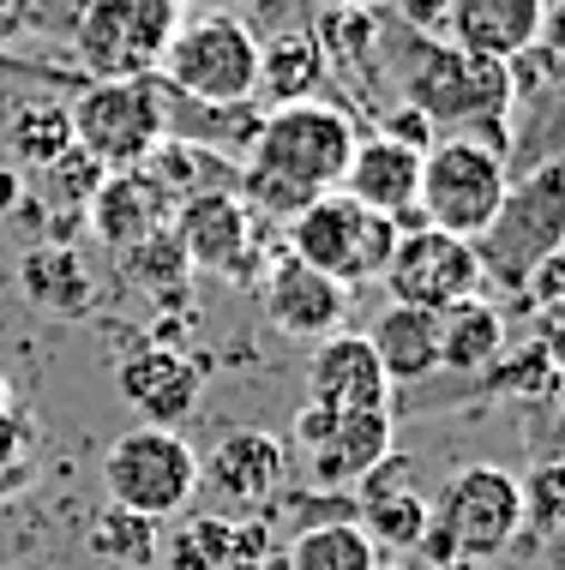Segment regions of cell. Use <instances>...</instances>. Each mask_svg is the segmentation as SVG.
I'll return each mask as SVG.
<instances>
[{"mask_svg":"<svg viewBox=\"0 0 565 570\" xmlns=\"http://www.w3.org/2000/svg\"><path fill=\"white\" fill-rule=\"evenodd\" d=\"M379 67L386 85L397 90V102H409L439 138L464 132L481 145L506 150V120H512V72L506 60L469 55L446 37H421L386 19L379 30Z\"/></svg>","mask_w":565,"mask_h":570,"instance_id":"6da1fadb","label":"cell"},{"mask_svg":"<svg viewBox=\"0 0 565 570\" xmlns=\"http://www.w3.org/2000/svg\"><path fill=\"white\" fill-rule=\"evenodd\" d=\"M355 138L361 132H355V120H349V109H331V102H319V97L265 109L247 157L235 168V198L253 217L289 223L295 210H308L319 193H338Z\"/></svg>","mask_w":565,"mask_h":570,"instance_id":"7a4b0ae2","label":"cell"},{"mask_svg":"<svg viewBox=\"0 0 565 570\" xmlns=\"http://www.w3.org/2000/svg\"><path fill=\"white\" fill-rule=\"evenodd\" d=\"M163 90L205 109H235L259 90V30L235 12H193L175 24L169 49L157 60Z\"/></svg>","mask_w":565,"mask_h":570,"instance_id":"3957f363","label":"cell"},{"mask_svg":"<svg viewBox=\"0 0 565 570\" xmlns=\"http://www.w3.org/2000/svg\"><path fill=\"white\" fill-rule=\"evenodd\" d=\"M481 276L494 283H529V271L565 253V163H542L529 175H512L506 198H499L494 223L476 240Z\"/></svg>","mask_w":565,"mask_h":570,"instance_id":"277c9868","label":"cell"},{"mask_svg":"<svg viewBox=\"0 0 565 570\" xmlns=\"http://www.w3.org/2000/svg\"><path fill=\"white\" fill-rule=\"evenodd\" d=\"M181 19V0H79L67 24L72 60L85 79H150Z\"/></svg>","mask_w":565,"mask_h":570,"instance_id":"5b68a950","label":"cell"},{"mask_svg":"<svg viewBox=\"0 0 565 570\" xmlns=\"http://www.w3.org/2000/svg\"><path fill=\"white\" fill-rule=\"evenodd\" d=\"M512 187L506 150L481 145V138L446 132L434 138V150L421 157V193H416V217L427 228H446L457 240H476L494 223L499 198Z\"/></svg>","mask_w":565,"mask_h":570,"instance_id":"8992f818","label":"cell"},{"mask_svg":"<svg viewBox=\"0 0 565 570\" xmlns=\"http://www.w3.org/2000/svg\"><path fill=\"white\" fill-rule=\"evenodd\" d=\"M397 235H403V228H397L391 217L355 205L349 193H319L308 210L289 217L283 246L301 258V265H313L319 276H331L338 288H355V283L386 276Z\"/></svg>","mask_w":565,"mask_h":570,"instance_id":"52a82bcc","label":"cell"},{"mask_svg":"<svg viewBox=\"0 0 565 570\" xmlns=\"http://www.w3.org/2000/svg\"><path fill=\"white\" fill-rule=\"evenodd\" d=\"M72 145L90 150L103 168H139L150 150L169 138L163 120V79H85L72 102Z\"/></svg>","mask_w":565,"mask_h":570,"instance_id":"ba28073f","label":"cell"},{"mask_svg":"<svg viewBox=\"0 0 565 570\" xmlns=\"http://www.w3.org/2000/svg\"><path fill=\"white\" fill-rule=\"evenodd\" d=\"M103 487L120 511H139L150 522L181 517L198 492V456L175 426H133L103 456Z\"/></svg>","mask_w":565,"mask_h":570,"instance_id":"9c48e42d","label":"cell"},{"mask_svg":"<svg viewBox=\"0 0 565 570\" xmlns=\"http://www.w3.org/2000/svg\"><path fill=\"white\" fill-rule=\"evenodd\" d=\"M434 529L451 541L464 564L499 559L524 534V504H517V474L499 462H469L457 469L434 504Z\"/></svg>","mask_w":565,"mask_h":570,"instance_id":"30bf717a","label":"cell"},{"mask_svg":"<svg viewBox=\"0 0 565 570\" xmlns=\"http://www.w3.org/2000/svg\"><path fill=\"white\" fill-rule=\"evenodd\" d=\"M379 283L391 288V301L421 306V313H446L457 301H476L481 295V258L469 240L446 235V228H403L391 246V265Z\"/></svg>","mask_w":565,"mask_h":570,"instance_id":"8fae6325","label":"cell"},{"mask_svg":"<svg viewBox=\"0 0 565 570\" xmlns=\"http://www.w3.org/2000/svg\"><path fill=\"white\" fill-rule=\"evenodd\" d=\"M169 228H175L181 253H187V271H217L228 283H241L259 258V217L235 198V187L187 193L175 205Z\"/></svg>","mask_w":565,"mask_h":570,"instance_id":"7c38bea8","label":"cell"},{"mask_svg":"<svg viewBox=\"0 0 565 570\" xmlns=\"http://www.w3.org/2000/svg\"><path fill=\"white\" fill-rule=\"evenodd\" d=\"M115 391L145 426H175V421H187L198 409V396H205V366H198L187 348L139 343L133 354H120Z\"/></svg>","mask_w":565,"mask_h":570,"instance_id":"4fadbf2b","label":"cell"},{"mask_svg":"<svg viewBox=\"0 0 565 570\" xmlns=\"http://www.w3.org/2000/svg\"><path fill=\"white\" fill-rule=\"evenodd\" d=\"M259 306L283 336H308V343H325L331 331H343L349 313V288H338L331 276H319L313 265H301L295 253H283L265 265V283H259Z\"/></svg>","mask_w":565,"mask_h":570,"instance_id":"5bb4252c","label":"cell"},{"mask_svg":"<svg viewBox=\"0 0 565 570\" xmlns=\"http://www.w3.org/2000/svg\"><path fill=\"white\" fill-rule=\"evenodd\" d=\"M338 193L379 210V217H391L397 228H409V217H416V193H421V150L397 145V138H386V132H361L355 150H349V168H343Z\"/></svg>","mask_w":565,"mask_h":570,"instance_id":"9a60e30c","label":"cell"},{"mask_svg":"<svg viewBox=\"0 0 565 570\" xmlns=\"http://www.w3.org/2000/svg\"><path fill=\"white\" fill-rule=\"evenodd\" d=\"M391 379L379 366V354L368 348V336L331 331L308 361V403L331 414H361V409H386Z\"/></svg>","mask_w":565,"mask_h":570,"instance_id":"2e32d148","label":"cell"},{"mask_svg":"<svg viewBox=\"0 0 565 570\" xmlns=\"http://www.w3.org/2000/svg\"><path fill=\"white\" fill-rule=\"evenodd\" d=\"M175 217V198L157 187V175L139 163V168H115L109 180L97 187L90 198V228H97V240L109 246V253H133L139 240H150L157 228H169Z\"/></svg>","mask_w":565,"mask_h":570,"instance_id":"e0dca14e","label":"cell"},{"mask_svg":"<svg viewBox=\"0 0 565 570\" xmlns=\"http://www.w3.org/2000/svg\"><path fill=\"white\" fill-rule=\"evenodd\" d=\"M283 444L265 433V426H241V433H228L217 451L198 462V481L217 492L223 504H235V511H259V504L277 492L283 481Z\"/></svg>","mask_w":565,"mask_h":570,"instance_id":"ac0fdd59","label":"cell"},{"mask_svg":"<svg viewBox=\"0 0 565 570\" xmlns=\"http://www.w3.org/2000/svg\"><path fill=\"white\" fill-rule=\"evenodd\" d=\"M542 12L547 0H451L446 42L487 60H517L542 42Z\"/></svg>","mask_w":565,"mask_h":570,"instance_id":"d6986e66","label":"cell"},{"mask_svg":"<svg viewBox=\"0 0 565 570\" xmlns=\"http://www.w3.org/2000/svg\"><path fill=\"white\" fill-rule=\"evenodd\" d=\"M391 451V414L386 409H361L338 414L331 433L308 451V474L319 492H355V481Z\"/></svg>","mask_w":565,"mask_h":570,"instance_id":"ffe728a7","label":"cell"},{"mask_svg":"<svg viewBox=\"0 0 565 570\" xmlns=\"http://www.w3.org/2000/svg\"><path fill=\"white\" fill-rule=\"evenodd\" d=\"M368 348L379 354L391 384H421L439 373V313H421V306L391 301L386 313L373 318Z\"/></svg>","mask_w":565,"mask_h":570,"instance_id":"44dd1931","label":"cell"},{"mask_svg":"<svg viewBox=\"0 0 565 570\" xmlns=\"http://www.w3.org/2000/svg\"><path fill=\"white\" fill-rule=\"evenodd\" d=\"M506 361V318L494 301H457L439 313V373L481 379L487 366Z\"/></svg>","mask_w":565,"mask_h":570,"instance_id":"7402d4cb","label":"cell"},{"mask_svg":"<svg viewBox=\"0 0 565 570\" xmlns=\"http://www.w3.org/2000/svg\"><path fill=\"white\" fill-rule=\"evenodd\" d=\"M325 85V55H319L313 30H289V37L259 42V109H283V102H313Z\"/></svg>","mask_w":565,"mask_h":570,"instance_id":"603a6c76","label":"cell"},{"mask_svg":"<svg viewBox=\"0 0 565 570\" xmlns=\"http://www.w3.org/2000/svg\"><path fill=\"white\" fill-rule=\"evenodd\" d=\"M19 288L37 313H55V318H72L90 306V271L67 240H49V246H37V253H25Z\"/></svg>","mask_w":565,"mask_h":570,"instance_id":"cb8c5ba5","label":"cell"},{"mask_svg":"<svg viewBox=\"0 0 565 570\" xmlns=\"http://www.w3.org/2000/svg\"><path fill=\"white\" fill-rule=\"evenodd\" d=\"M289 570H379V547L361 534V522H313L289 541Z\"/></svg>","mask_w":565,"mask_h":570,"instance_id":"d4e9b609","label":"cell"},{"mask_svg":"<svg viewBox=\"0 0 565 570\" xmlns=\"http://www.w3.org/2000/svg\"><path fill=\"white\" fill-rule=\"evenodd\" d=\"M355 517H361V534H368L379 552H403V559H409V552L421 547L427 522H434V504L409 487V492H391V499L355 504Z\"/></svg>","mask_w":565,"mask_h":570,"instance_id":"484cf974","label":"cell"},{"mask_svg":"<svg viewBox=\"0 0 565 570\" xmlns=\"http://www.w3.org/2000/svg\"><path fill=\"white\" fill-rule=\"evenodd\" d=\"M90 552H97L103 564L145 570V564H157L163 534H157V522L139 517V511H120V504H103V517L90 522Z\"/></svg>","mask_w":565,"mask_h":570,"instance_id":"4316f807","label":"cell"},{"mask_svg":"<svg viewBox=\"0 0 565 570\" xmlns=\"http://www.w3.org/2000/svg\"><path fill=\"white\" fill-rule=\"evenodd\" d=\"M12 157H19L25 168H49L55 157H67L72 150V115L67 102H25L19 115H12V132H7Z\"/></svg>","mask_w":565,"mask_h":570,"instance_id":"83f0119b","label":"cell"},{"mask_svg":"<svg viewBox=\"0 0 565 570\" xmlns=\"http://www.w3.org/2000/svg\"><path fill=\"white\" fill-rule=\"evenodd\" d=\"M228 534H235V517H193L169 541V552H157V559H163V570H223Z\"/></svg>","mask_w":565,"mask_h":570,"instance_id":"f1b7e54d","label":"cell"},{"mask_svg":"<svg viewBox=\"0 0 565 570\" xmlns=\"http://www.w3.org/2000/svg\"><path fill=\"white\" fill-rule=\"evenodd\" d=\"M517 504H524V529L559 534L565 529V456L536 462V469L517 481Z\"/></svg>","mask_w":565,"mask_h":570,"instance_id":"f546056e","label":"cell"},{"mask_svg":"<svg viewBox=\"0 0 565 570\" xmlns=\"http://www.w3.org/2000/svg\"><path fill=\"white\" fill-rule=\"evenodd\" d=\"M120 265H127L133 276H139L145 288H181V276H187V253H181L175 228H157L150 240H139L133 253H120Z\"/></svg>","mask_w":565,"mask_h":570,"instance_id":"4dcf8cb0","label":"cell"},{"mask_svg":"<svg viewBox=\"0 0 565 570\" xmlns=\"http://www.w3.org/2000/svg\"><path fill=\"white\" fill-rule=\"evenodd\" d=\"M42 175L55 180V198H60V205H90V198H97V187L109 180V168L90 157V150L72 145L67 157H55L49 168H42Z\"/></svg>","mask_w":565,"mask_h":570,"instance_id":"1f68e13d","label":"cell"},{"mask_svg":"<svg viewBox=\"0 0 565 570\" xmlns=\"http://www.w3.org/2000/svg\"><path fill=\"white\" fill-rule=\"evenodd\" d=\"M373 132H386V138H397V145H409V150H421V157L434 150V138H439L416 109H409V102H391V109H379V115H373Z\"/></svg>","mask_w":565,"mask_h":570,"instance_id":"d6a6232c","label":"cell"},{"mask_svg":"<svg viewBox=\"0 0 565 570\" xmlns=\"http://www.w3.org/2000/svg\"><path fill=\"white\" fill-rule=\"evenodd\" d=\"M397 24L403 30H421V37H446V12L451 0H391Z\"/></svg>","mask_w":565,"mask_h":570,"instance_id":"836d02e7","label":"cell"},{"mask_svg":"<svg viewBox=\"0 0 565 570\" xmlns=\"http://www.w3.org/2000/svg\"><path fill=\"white\" fill-rule=\"evenodd\" d=\"M30 439H37V426H30V414L19 409H0V469H19Z\"/></svg>","mask_w":565,"mask_h":570,"instance_id":"e575fe53","label":"cell"},{"mask_svg":"<svg viewBox=\"0 0 565 570\" xmlns=\"http://www.w3.org/2000/svg\"><path fill=\"white\" fill-rule=\"evenodd\" d=\"M529 295H536L542 306H565V253H554V258H547V265H536V271H529Z\"/></svg>","mask_w":565,"mask_h":570,"instance_id":"d590c367","label":"cell"},{"mask_svg":"<svg viewBox=\"0 0 565 570\" xmlns=\"http://www.w3.org/2000/svg\"><path fill=\"white\" fill-rule=\"evenodd\" d=\"M30 24H37V0H0V55H7Z\"/></svg>","mask_w":565,"mask_h":570,"instance_id":"8d00e7d4","label":"cell"},{"mask_svg":"<svg viewBox=\"0 0 565 570\" xmlns=\"http://www.w3.org/2000/svg\"><path fill=\"white\" fill-rule=\"evenodd\" d=\"M536 348L547 354L554 366H565V306H542V331H536Z\"/></svg>","mask_w":565,"mask_h":570,"instance_id":"74e56055","label":"cell"},{"mask_svg":"<svg viewBox=\"0 0 565 570\" xmlns=\"http://www.w3.org/2000/svg\"><path fill=\"white\" fill-rule=\"evenodd\" d=\"M181 7H193V12H247V7H259V0H181Z\"/></svg>","mask_w":565,"mask_h":570,"instance_id":"f35d334b","label":"cell"},{"mask_svg":"<svg viewBox=\"0 0 565 570\" xmlns=\"http://www.w3.org/2000/svg\"><path fill=\"white\" fill-rule=\"evenodd\" d=\"M391 0H319V12H386Z\"/></svg>","mask_w":565,"mask_h":570,"instance_id":"ab89813d","label":"cell"},{"mask_svg":"<svg viewBox=\"0 0 565 570\" xmlns=\"http://www.w3.org/2000/svg\"><path fill=\"white\" fill-rule=\"evenodd\" d=\"M19 175H7V168H0V210H12V205H19Z\"/></svg>","mask_w":565,"mask_h":570,"instance_id":"60d3db41","label":"cell"},{"mask_svg":"<svg viewBox=\"0 0 565 570\" xmlns=\"http://www.w3.org/2000/svg\"><path fill=\"white\" fill-rule=\"evenodd\" d=\"M0 409H12V391H7V379H0Z\"/></svg>","mask_w":565,"mask_h":570,"instance_id":"b9f144b4","label":"cell"},{"mask_svg":"<svg viewBox=\"0 0 565 570\" xmlns=\"http://www.w3.org/2000/svg\"><path fill=\"white\" fill-rule=\"evenodd\" d=\"M379 570H409V564H379Z\"/></svg>","mask_w":565,"mask_h":570,"instance_id":"7bdbcfd3","label":"cell"},{"mask_svg":"<svg viewBox=\"0 0 565 570\" xmlns=\"http://www.w3.org/2000/svg\"><path fill=\"white\" fill-rule=\"evenodd\" d=\"M439 570H469V564H439Z\"/></svg>","mask_w":565,"mask_h":570,"instance_id":"ee69618b","label":"cell"}]
</instances>
